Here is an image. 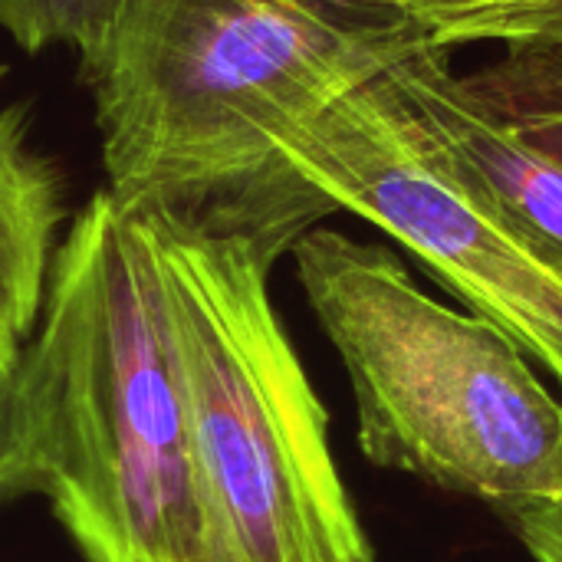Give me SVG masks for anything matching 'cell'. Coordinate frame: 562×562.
<instances>
[{"instance_id": "cell-1", "label": "cell", "mask_w": 562, "mask_h": 562, "mask_svg": "<svg viewBox=\"0 0 562 562\" xmlns=\"http://www.w3.org/2000/svg\"><path fill=\"white\" fill-rule=\"evenodd\" d=\"M422 36L306 0H125L82 69L105 191L171 227L280 260L336 214L286 161L296 125Z\"/></svg>"}, {"instance_id": "cell-2", "label": "cell", "mask_w": 562, "mask_h": 562, "mask_svg": "<svg viewBox=\"0 0 562 562\" xmlns=\"http://www.w3.org/2000/svg\"><path fill=\"white\" fill-rule=\"evenodd\" d=\"M23 346L36 491L86 562H211L171 296L148 214L95 191Z\"/></svg>"}, {"instance_id": "cell-3", "label": "cell", "mask_w": 562, "mask_h": 562, "mask_svg": "<svg viewBox=\"0 0 562 562\" xmlns=\"http://www.w3.org/2000/svg\"><path fill=\"white\" fill-rule=\"evenodd\" d=\"M359 412L362 454L507 514L562 487V402L494 323L431 300L379 244L313 227L290 250Z\"/></svg>"}, {"instance_id": "cell-4", "label": "cell", "mask_w": 562, "mask_h": 562, "mask_svg": "<svg viewBox=\"0 0 562 562\" xmlns=\"http://www.w3.org/2000/svg\"><path fill=\"white\" fill-rule=\"evenodd\" d=\"M151 224L211 562H375L329 448V415L270 300L277 260L240 237Z\"/></svg>"}, {"instance_id": "cell-5", "label": "cell", "mask_w": 562, "mask_h": 562, "mask_svg": "<svg viewBox=\"0 0 562 562\" xmlns=\"http://www.w3.org/2000/svg\"><path fill=\"white\" fill-rule=\"evenodd\" d=\"M280 151L336 211L395 237L562 389V273L422 145L375 79L296 125Z\"/></svg>"}, {"instance_id": "cell-6", "label": "cell", "mask_w": 562, "mask_h": 562, "mask_svg": "<svg viewBox=\"0 0 562 562\" xmlns=\"http://www.w3.org/2000/svg\"><path fill=\"white\" fill-rule=\"evenodd\" d=\"M375 86L402 112L422 145L562 273V161L533 145L468 76L451 69L448 49H405Z\"/></svg>"}, {"instance_id": "cell-7", "label": "cell", "mask_w": 562, "mask_h": 562, "mask_svg": "<svg viewBox=\"0 0 562 562\" xmlns=\"http://www.w3.org/2000/svg\"><path fill=\"white\" fill-rule=\"evenodd\" d=\"M3 76L7 66L0 86ZM63 214V175L33 145L26 105L0 99V366H13L30 342Z\"/></svg>"}, {"instance_id": "cell-8", "label": "cell", "mask_w": 562, "mask_h": 562, "mask_svg": "<svg viewBox=\"0 0 562 562\" xmlns=\"http://www.w3.org/2000/svg\"><path fill=\"white\" fill-rule=\"evenodd\" d=\"M323 10L385 23L431 46L497 40L510 49L562 46V0H306Z\"/></svg>"}, {"instance_id": "cell-9", "label": "cell", "mask_w": 562, "mask_h": 562, "mask_svg": "<svg viewBox=\"0 0 562 562\" xmlns=\"http://www.w3.org/2000/svg\"><path fill=\"white\" fill-rule=\"evenodd\" d=\"M533 145L562 161V46H520L468 76Z\"/></svg>"}, {"instance_id": "cell-10", "label": "cell", "mask_w": 562, "mask_h": 562, "mask_svg": "<svg viewBox=\"0 0 562 562\" xmlns=\"http://www.w3.org/2000/svg\"><path fill=\"white\" fill-rule=\"evenodd\" d=\"M125 0H0V30L26 53L69 46L79 72L102 49Z\"/></svg>"}, {"instance_id": "cell-11", "label": "cell", "mask_w": 562, "mask_h": 562, "mask_svg": "<svg viewBox=\"0 0 562 562\" xmlns=\"http://www.w3.org/2000/svg\"><path fill=\"white\" fill-rule=\"evenodd\" d=\"M36 408L23 352L13 366H0V497L36 491Z\"/></svg>"}, {"instance_id": "cell-12", "label": "cell", "mask_w": 562, "mask_h": 562, "mask_svg": "<svg viewBox=\"0 0 562 562\" xmlns=\"http://www.w3.org/2000/svg\"><path fill=\"white\" fill-rule=\"evenodd\" d=\"M514 530L533 562H562V487L557 497L510 514Z\"/></svg>"}]
</instances>
